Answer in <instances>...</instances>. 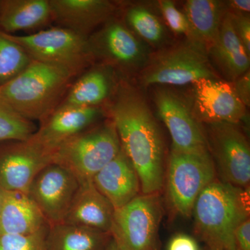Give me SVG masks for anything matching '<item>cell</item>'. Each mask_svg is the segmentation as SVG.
Segmentation results:
<instances>
[{
    "instance_id": "cell-1",
    "label": "cell",
    "mask_w": 250,
    "mask_h": 250,
    "mask_svg": "<svg viewBox=\"0 0 250 250\" xmlns=\"http://www.w3.org/2000/svg\"><path fill=\"white\" fill-rule=\"evenodd\" d=\"M113 121L121 147L137 172L142 194L160 193L164 187V140L142 95L121 79L104 108Z\"/></svg>"
},
{
    "instance_id": "cell-2",
    "label": "cell",
    "mask_w": 250,
    "mask_h": 250,
    "mask_svg": "<svg viewBox=\"0 0 250 250\" xmlns=\"http://www.w3.org/2000/svg\"><path fill=\"white\" fill-rule=\"evenodd\" d=\"M250 188H242L218 178L202 190L192 215L197 236L207 248L236 250L235 230L250 218Z\"/></svg>"
},
{
    "instance_id": "cell-3",
    "label": "cell",
    "mask_w": 250,
    "mask_h": 250,
    "mask_svg": "<svg viewBox=\"0 0 250 250\" xmlns=\"http://www.w3.org/2000/svg\"><path fill=\"white\" fill-rule=\"evenodd\" d=\"M75 78L32 60L18 76L0 86V103L25 119L41 122L59 107Z\"/></svg>"
},
{
    "instance_id": "cell-4",
    "label": "cell",
    "mask_w": 250,
    "mask_h": 250,
    "mask_svg": "<svg viewBox=\"0 0 250 250\" xmlns=\"http://www.w3.org/2000/svg\"><path fill=\"white\" fill-rule=\"evenodd\" d=\"M121 149L116 126L107 117L62 143L54 151L52 160L71 172L82 183L92 180Z\"/></svg>"
},
{
    "instance_id": "cell-5",
    "label": "cell",
    "mask_w": 250,
    "mask_h": 250,
    "mask_svg": "<svg viewBox=\"0 0 250 250\" xmlns=\"http://www.w3.org/2000/svg\"><path fill=\"white\" fill-rule=\"evenodd\" d=\"M6 35L21 45L31 60L57 67L75 77L95 63L88 39L64 28L51 27L27 36Z\"/></svg>"
},
{
    "instance_id": "cell-6",
    "label": "cell",
    "mask_w": 250,
    "mask_h": 250,
    "mask_svg": "<svg viewBox=\"0 0 250 250\" xmlns=\"http://www.w3.org/2000/svg\"><path fill=\"white\" fill-rule=\"evenodd\" d=\"M216 179L209 150L181 152L172 149L166 172L167 198L171 208L182 216L190 217L197 197Z\"/></svg>"
},
{
    "instance_id": "cell-7",
    "label": "cell",
    "mask_w": 250,
    "mask_h": 250,
    "mask_svg": "<svg viewBox=\"0 0 250 250\" xmlns=\"http://www.w3.org/2000/svg\"><path fill=\"white\" fill-rule=\"evenodd\" d=\"M163 216L160 195L140 194L115 209L110 233L119 250H159Z\"/></svg>"
},
{
    "instance_id": "cell-8",
    "label": "cell",
    "mask_w": 250,
    "mask_h": 250,
    "mask_svg": "<svg viewBox=\"0 0 250 250\" xmlns=\"http://www.w3.org/2000/svg\"><path fill=\"white\" fill-rule=\"evenodd\" d=\"M217 78L207 49L187 40L164 49L147 62L141 82L151 85H184L201 79Z\"/></svg>"
},
{
    "instance_id": "cell-9",
    "label": "cell",
    "mask_w": 250,
    "mask_h": 250,
    "mask_svg": "<svg viewBox=\"0 0 250 250\" xmlns=\"http://www.w3.org/2000/svg\"><path fill=\"white\" fill-rule=\"evenodd\" d=\"M95 63H101L127 75L147 63V49L124 21L116 16L88 38Z\"/></svg>"
},
{
    "instance_id": "cell-10",
    "label": "cell",
    "mask_w": 250,
    "mask_h": 250,
    "mask_svg": "<svg viewBox=\"0 0 250 250\" xmlns=\"http://www.w3.org/2000/svg\"><path fill=\"white\" fill-rule=\"evenodd\" d=\"M205 134L217 176H220V180L242 188H249V143L237 125L208 124Z\"/></svg>"
},
{
    "instance_id": "cell-11",
    "label": "cell",
    "mask_w": 250,
    "mask_h": 250,
    "mask_svg": "<svg viewBox=\"0 0 250 250\" xmlns=\"http://www.w3.org/2000/svg\"><path fill=\"white\" fill-rule=\"evenodd\" d=\"M79 187L71 172L52 163L36 176L27 194L50 227L63 223Z\"/></svg>"
},
{
    "instance_id": "cell-12",
    "label": "cell",
    "mask_w": 250,
    "mask_h": 250,
    "mask_svg": "<svg viewBox=\"0 0 250 250\" xmlns=\"http://www.w3.org/2000/svg\"><path fill=\"white\" fill-rule=\"evenodd\" d=\"M53 163L52 154L29 138L0 142V188L27 193L41 170Z\"/></svg>"
},
{
    "instance_id": "cell-13",
    "label": "cell",
    "mask_w": 250,
    "mask_h": 250,
    "mask_svg": "<svg viewBox=\"0 0 250 250\" xmlns=\"http://www.w3.org/2000/svg\"><path fill=\"white\" fill-rule=\"evenodd\" d=\"M192 112L199 123L237 125L246 114V106L238 97L232 82L217 78L201 79L192 83Z\"/></svg>"
},
{
    "instance_id": "cell-14",
    "label": "cell",
    "mask_w": 250,
    "mask_h": 250,
    "mask_svg": "<svg viewBox=\"0 0 250 250\" xmlns=\"http://www.w3.org/2000/svg\"><path fill=\"white\" fill-rule=\"evenodd\" d=\"M158 114L172 140V149L181 152L208 150L201 123L187 102L172 90L160 88L154 94Z\"/></svg>"
},
{
    "instance_id": "cell-15",
    "label": "cell",
    "mask_w": 250,
    "mask_h": 250,
    "mask_svg": "<svg viewBox=\"0 0 250 250\" xmlns=\"http://www.w3.org/2000/svg\"><path fill=\"white\" fill-rule=\"evenodd\" d=\"M106 118L107 114L104 108L59 106L40 122V126L30 139L53 154L62 143Z\"/></svg>"
},
{
    "instance_id": "cell-16",
    "label": "cell",
    "mask_w": 250,
    "mask_h": 250,
    "mask_svg": "<svg viewBox=\"0 0 250 250\" xmlns=\"http://www.w3.org/2000/svg\"><path fill=\"white\" fill-rule=\"evenodd\" d=\"M52 21L88 39L99 27L116 16L118 8L107 0H49Z\"/></svg>"
},
{
    "instance_id": "cell-17",
    "label": "cell",
    "mask_w": 250,
    "mask_h": 250,
    "mask_svg": "<svg viewBox=\"0 0 250 250\" xmlns=\"http://www.w3.org/2000/svg\"><path fill=\"white\" fill-rule=\"evenodd\" d=\"M118 75L108 65L94 63L75 79L59 106L104 108L118 88Z\"/></svg>"
},
{
    "instance_id": "cell-18",
    "label": "cell",
    "mask_w": 250,
    "mask_h": 250,
    "mask_svg": "<svg viewBox=\"0 0 250 250\" xmlns=\"http://www.w3.org/2000/svg\"><path fill=\"white\" fill-rule=\"evenodd\" d=\"M92 182L115 209L129 203L141 192L137 172L123 149L94 176Z\"/></svg>"
},
{
    "instance_id": "cell-19",
    "label": "cell",
    "mask_w": 250,
    "mask_h": 250,
    "mask_svg": "<svg viewBox=\"0 0 250 250\" xmlns=\"http://www.w3.org/2000/svg\"><path fill=\"white\" fill-rule=\"evenodd\" d=\"M115 208L92 180L80 183L63 223L110 233Z\"/></svg>"
},
{
    "instance_id": "cell-20",
    "label": "cell",
    "mask_w": 250,
    "mask_h": 250,
    "mask_svg": "<svg viewBox=\"0 0 250 250\" xmlns=\"http://www.w3.org/2000/svg\"><path fill=\"white\" fill-rule=\"evenodd\" d=\"M1 190L0 235L29 234L49 226L27 194Z\"/></svg>"
},
{
    "instance_id": "cell-21",
    "label": "cell",
    "mask_w": 250,
    "mask_h": 250,
    "mask_svg": "<svg viewBox=\"0 0 250 250\" xmlns=\"http://www.w3.org/2000/svg\"><path fill=\"white\" fill-rule=\"evenodd\" d=\"M227 80L234 82L250 70V55L233 28L228 11L220 26L218 38L208 51Z\"/></svg>"
},
{
    "instance_id": "cell-22",
    "label": "cell",
    "mask_w": 250,
    "mask_h": 250,
    "mask_svg": "<svg viewBox=\"0 0 250 250\" xmlns=\"http://www.w3.org/2000/svg\"><path fill=\"white\" fill-rule=\"evenodd\" d=\"M52 21L49 0H0V31H41Z\"/></svg>"
},
{
    "instance_id": "cell-23",
    "label": "cell",
    "mask_w": 250,
    "mask_h": 250,
    "mask_svg": "<svg viewBox=\"0 0 250 250\" xmlns=\"http://www.w3.org/2000/svg\"><path fill=\"white\" fill-rule=\"evenodd\" d=\"M226 2L215 0H188L184 14L190 23L192 41L203 46L207 52L215 43L220 26L228 12Z\"/></svg>"
},
{
    "instance_id": "cell-24",
    "label": "cell",
    "mask_w": 250,
    "mask_h": 250,
    "mask_svg": "<svg viewBox=\"0 0 250 250\" xmlns=\"http://www.w3.org/2000/svg\"><path fill=\"white\" fill-rule=\"evenodd\" d=\"M111 233L95 229L60 223L49 227L47 250H106Z\"/></svg>"
},
{
    "instance_id": "cell-25",
    "label": "cell",
    "mask_w": 250,
    "mask_h": 250,
    "mask_svg": "<svg viewBox=\"0 0 250 250\" xmlns=\"http://www.w3.org/2000/svg\"><path fill=\"white\" fill-rule=\"evenodd\" d=\"M123 21L135 35L151 45H159L165 39L166 31L162 23L155 15L143 6L128 7Z\"/></svg>"
},
{
    "instance_id": "cell-26",
    "label": "cell",
    "mask_w": 250,
    "mask_h": 250,
    "mask_svg": "<svg viewBox=\"0 0 250 250\" xmlns=\"http://www.w3.org/2000/svg\"><path fill=\"white\" fill-rule=\"evenodd\" d=\"M31 61L21 45L0 31V86L18 76Z\"/></svg>"
},
{
    "instance_id": "cell-27",
    "label": "cell",
    "mask_w": 250,
    "mask_h": 250,
    "mask_svg": "<svg viewBox=\"0 0 250 250\" xmlns=\"http://www.w3.org/2000/svg\"><path fill=\"white\" fill-rule=\"evenodd\" d=\"M37 129L34 122L22 118L0 103V142L26 141Z\"/></svg>"
},
{
    "instance_id": "cell-28",
    "label": "cell",
    "mask_w": 250,
    "mask_h": 250,
    "mask_svg": "<svg viewBox=\"0 0 250 250\" xmlns=\"http://www.w3.org/2000/svg\"><path fill=\"white\" fill-rule=\"evenodd\" d=\"M49 226L29 234L0 235V250H47Z\"/></svg>"
},
{
    "instance_id": "cell-29",
    "label": "cell",
    "mask_w": 250,
    "mask_h": 250,
    "mask_svg": "<svg viewBox=\"0 0 250 250\" xmlns=\"http://www.w3.org/2000/svg\"><path fill=\"white\" fill-rule=\"evenodd\" d=\"M159 8L166 23L175 34L187 36L192 41V31L187 16L177 9L173 1L170 0L159 1Z\"/></svg>"
},
{
    "instance_id": "cell-30",
    "label": "cell",
    "mask_w": 250,
    "mask_h": 250,
    "mask_svg": "<svg viewBox=\"0 0 250 250\" xmlns=\"http://www.w3.org/2000/svg\"><path fill=\"white\" fill-rule=\"evenodd\" d=\"M230 13V12H229ZM231 14L233 28L237 35L244 45L248 53L250 54V21L249 16Z\"/></svg>"
},
{
    "instance_id": "cell-31",
    "label": "cell",
    "mask_w": 250,
    "mask_h": 250,
    "mask_svg": "<svg viewBox=\"0 0 250 250\" xmlns=\"http://www.w3.org/2000/svg\"><path fill=\"white\" fill-rule=\"evenodd\" d=\"M236 250H250V220L247 218L242 222L234 231Z\"/></svg>"
},
{
    "instance_id": "cell-32",
    "label": "cell",
    "mask_w": 250,
    "mask_h": 250,
    "mask_svg": "<svg viewBox=\"0 0 250 250\" xmlns=\"http://www.w3.org/2000/svg\"><path fill=\"white\" fill-rule=\"evenodd\" d=\"M167 250H200L195 238L184 233H179L171 238Z\"/></svg>"
},
{
    "instance_id": "cell-33",
    "label": "cell",
    "mask_w": 250,
    "mask_h": 250,
    "mask_svg": "<svg viewBox=\"0 0 250 250\" xmlns=\"http://www.w3.org/2000/svg\"><path fill=\"white\" fill-rule=\"evenodd\" d=\"M233 87L238 97L246 107L250 103V70L242 75L232 82Z\"/></svg>"
},
{
    "instance_id": "cell-34",
    "label": "cell",
    "mask_w": 250,
    "mask_h": 250,
    "mask_svg": "<svg viewBox=\"0 0 250 250\" xmlns=\"http://www.w3.org/2000/svg\"><path fill=\"white\" fill-rule=\"evenodd\" d=\"M226 5L228 9H231L234 11V12L231 14L249 16L250 0H233V1H226Z\"/></svg>"
},
{
    "instance_id": "cell-35",
    "label": "cell",
    "mask_w": 250,
    "mask_h": 250,
    "mask_svg": "<svg viewBox=\"0 0 250 250\" xmlns=\"http://www.w3.org/2000/svg\"><path fill=\"white\" fill-rule=\"evenodd\" d=\"M106 250H119V249H118L116 243H115V242L113 241V239L111 238V241H110L109 244H108Z\"/></svg>"
},
{
    "instance_id": "cell-36",
    "label": "cell",
    "mask_w": 250,
    "mask_h": 250,
    "mask_svg": "<svg viewBox=\"0 0 250 250\" xmlns=\"http://www.w3.org/2000/svg\"><path fill=\"white\" fill-rule=\"evenodd\" d=\"M1 190L0 188V205H1Z\"/></svg>"
},
{
    "instance_id": "cell-37",
    "label": "cell",
    "mask_w": 250,
    "mask_h": 250,
    "mask_svg": "<svg viewBox=\"0 0 250 250\" xmlns=\"http://www.w3.org/2000/svg\"><path fill=\"white\" fill-rule=\"evenodd\" d=\"M207 250H219L211 249V248H207Z\"/></svg>"
}]
</instances>
